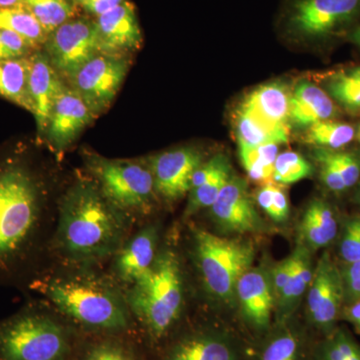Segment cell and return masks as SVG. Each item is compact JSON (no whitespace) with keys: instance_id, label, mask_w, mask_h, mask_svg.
<instances>
[{"instance_id":"cell-27","label":"cell","mask_w":360,"mask_h":360,"mask_svg":"<svg viewBox=\"0 0 360 360\" xmlns=\"http://www.w3.org/2000/svg\"><path fill=\"white\" fill-rule=\"evenodd\" d=\"M0 28L18 33L33 49L37 51L45 44L49 34L25 6L0 9Z\"/></svg>"},{"instance_id":"cell-40","label":"cell","mask_w":360,"mask_h":360,"mask_svg":"<svg viewBox=\"0 0 360 360\" xmlns=\"http://www.w3.org/2000/svg\"><path fill=\"white\" fill-rule=\"evenodd\" d=\"M315 160L319 162L321 167V179L324 186L328 187L329 191L335 193H343L347 191L345 181L342 177L338 174L336 168L331 165L330 161L326 158L321 148H317L314 153Z\"/></svg>"},{"instance_id":"cell-15","label":"cell","mask_w":360,"mask_h":360,"mask_svg":"<svg viewBox=\"0 0 360 360\" xmlns=\"http://www.w3.org/2000/svg\"><path fill=\"white\" fill-rule=\"evenodd\" d=\"M241 315L246 323L257 331L269 328L276 297L271 274L265 267H251L239 278L236 290Z\"/></svg>"},{"instance_id":"cell-31","label":"cell","mask_w":360,"mask_h":360,"mask_svg":"<svg viewBox=\"0 0 360 360\" xmlns=\"http://www.w3.org/2000/svg\"><path fill=\"white\" fill-rule=\"evenodd\" d=\"M312 360H360V345L345 329L335 328L315 347Z\"/></svg>"},{"instance_id":"cell-20","label":"cell","mask_w":360,"mask_h":360,"mask_svg":"<svg viewBox=\"0 0 360 360\" xmlns=\"http://www.w3.org/2000/svg\"><path fill=\"white\" fill-rule=\"evenodd\" d=\"M161 360H239V355L229 336L198 331L177 340Z\"/></svg>"},{"instance_id":"cell-47","label":"cell","mask_w":360,"mask_h":360,"mask_svg":"<svg viewBox=\"0 0 360 360\" xmlns=\"http://www.w3.org/2000/svg\"><path fill=\"white\" fill-rule=\"evenodd\" d=\"M356 200L359 201V203L360 205V186H359V191H357Z\"/></svg>"},{"instance_id":"cell-34","label":"cell","mask_w":360,"mask_h":360,"mask_svg":"<svg viewBox=\"0 0 360 360\" xmlns=\"http://www.w3.org/2000/svg\"><path fill=\"white\" fill-rule=\"evenodd\" d=\"M120 335H101L82 350L78 360H141L129 343Z\"/></svg>"},{"instance_id":"cell-7","label":"cell","mask_w":360,"mask_h":360,"mask_svg":"<svg viewBox=\"0 0 360 360\" xmlns=\"http://www.w3.org/2000/svg\"><path fill=\"white\" fill-rule=\"evenodd\" d=\"M85 165L105 198L129 219L151 212L156 198L148 163L85 153Z\"/></svg>"},{"instance_id":"cell-11","label":"cell","mask_w":360,"mask_h":360,"mask_svg":"<svg viewBox=\"0 0 360 360\" xmlns=\"http://www.w3.org/2000/svg\"><path fill=\"white\" fill-rule=\"evenodd\" d=\"M345 288L340 270L326 251L315 266L307 290V315L315 328L328 335L335 329Z\"/></svg>"},{"instance_id":"cell-38","label":"cell","mask_w":360,"mask_h":360,"mask_svg":"<svg viewBox=\"0 0 360 360\" xmlns=\"http://www.w3.org/2000/svg\"><path fill=\"white\" fill-rule=\"evenodd\" d=\"M340 257L348 264L360 260V217L345 222L340 239Z\"/></svg>"},{"instance_id":"cell-35","label":"cell","mask_w":360,"mask_h":360,"mask_svg":"<svg viewBox=\"0 0 360 360\" xmlns=\"http://www.w3.org/2000/svg\"><path fill=\"white\" fill-rule=\"evenodd\" d=\"M314 167L309 160L295 151H284L277 155L274 165V184L290 186L314 174Z\"/></svg>"},{"instance_id":"cell-3","label":"cell","mask_w":360,"mask_h":360,"mask_svg":"<svg viewBox=\"0 0 360 360\" xmlns=\"http://www.w3.org/2000/svg\"><path fill=\"white\" fill-rule=\"evenodd\" d=\"M28 288L87 333L120 335L131 326L127 298L108 279L86 270L34 277Z\"/></svg>"},{"instance_id":"cell-41","label":"cell","mask_w":360,"mask_h":360,"mask_svg":"<svg viewBox=\"0 0 360 360\" xmlns=\"http://www.w3.org/2000/svg\"><path fill=\"white\" fill-rule=\"evenodd\" d=\"M292 265V255H290V257H286L283 262L277 264L274 267V269L270 271L276 302L279 295H281V292H283V288H285L288 279H290Z\"/></svg>"},{"instance_id":"cell-33","label":"cell","mask_w":360,"mask_h":360,"mask_svg":"<svg viewBox=\"0 0 360 360\" xmlns=\"http://www.w3.org/2000/svg\"><path fill=\"white\" fill-rule=\"evenodd\" d=\"M329 96L348 110L360 108V66L335 73L328 79Z\"/></svg>"},{"instance_id":"cell-43","label":"cell","mask_w":360,"mask_h":360,"mask_svg":"<svg viewBox=\"0 0 360 360\" xmlns=\"http://www.w3.org/2000/svg\"><path fill=\"white\" fill-rule=\"evenodd\" d=\"M342 279L345 297H347L352 302L360 300V274L342 276Z\"/></svg>"},{"instance_id":"cell-37","label":"cell","mask_w":360,"mask_h":360,"mask_svg":"<svg viewBox=\"0 0 360 360\" xmlns=\"http://www.w3.org/2000/svg\"><path fill=\"white\" fill-rule=\"evenodd\" d=\"M342 177L347 188L354 186L360 179V161L352 153H340L330 149L321 148Z\"/></svg>"},{"instance_id":"cell-48","label":"cell","mask_w":360,"mask_h":360,"mask_svg":"<svg viewBox=\"0 0 360 360\" xmlns=\"http://www.w3.org/2000/svg\"><path fill=\"white\" fill-rule=\"evenodd\" d=\"M68 1L72 2V4H77V6H79L80 0H68Z\"/></svg>"},{"instance_id":"cell-1","label":"cell","mask_w":360,"mask_h":360,"mask_svg":"<svg viewBox=\"0 0 360 360\" xmlns=\"http://www.w3.org/2000/svg\"><path fill=\"white\" fill-rule=\"evenodd\" d=\"M44 182L20 156L0 158V283L30 276L44 229Z\"/></svg>"},{"instance_id":"cell-29","label":"cell","mask_w":360,"mask_h":360,"mask_svg":"<svg viewBox=\"0 0 360 360\" xmlns=\"http://www.w3.org/2000/svg\"><path fill=\"white\" fill-rule=\"evenodd\" d=\"M23 6L34 15L47 34L77 18V6L68 0H25Z\"/></svg>"},{"instance_id":"cell-44","label":"cell","mask_w":360,"mask_h":360,"mask_svg":"<svg viewBox=\"0 0 360 360\" xmlns=\"http://www.w3.org/2000/svg\"><path fill=\"white\" fill-rule=\"evenodd\" d=\"M347 315L348 321L360 330V300H357V302L348 309Z\"/></svg>"},{"instance_id":"cell-45","label":"cell","mask_w":360,"mask_h":360,"mask_svg":"<svg viewBox=\"0 0 360 360\" xmlns=\"http://www.w3.org/2000/svg\"><path fill=\"white\" fill-rule=\"evenodd\" d=\"M23 2H25V0H0V9L22 6Z\"/></svg>"},{"instance_id":"cell-24","label":"cell","mask_w":360,"mask_h":360,"mask_svg":"<svg viewBox=\"0 0 360 360\" xmlns=\"http://www.w3.org/2000/svg\"><path fill=\"white\" fill-rule=\"evenodd\" d=\"M30 56L0 59V96L18 104L33 115V104L28 89Z\"/></svg>"},{"instance_id":"cell-30","label":"cell","mask_w":360,"mask_h":360,"mask_svg":"<svg viewBox=\"0 0 360 360\" xmlns=\"http://www.w3.org/2000/svg\"><path fill=\"white\" fill-rule=\"evenodd\" d=\"M231 176V162L227 161L214 174L207 177L200 186L191 189L188 193V201L184 217H193L205 208L210 210Z\"/></svg>"},{"instance_id":"cell-46","label":"cell","mask_w":360,"mask_h":360,"mask_svg":"<svg viewBox=\"0 0 360 360\" xmlns=\"http://www.w3.org/2000/svg\"><path fill=\"white\" fill-rule=\"evenodd\" d=\"M348 39H349L350 41L357 46L360 47V23L359 25H356L350 30L349 34H348Z\"/></svg>"},{"instance_id":"cell-36","label":"cell","mask_w":360,"mask_h":360,"mask_svg":"<svg viewBox=\"0 0 360 360\" xmlns=\"http://www.w3.org/2000/svg\"><path fill=\"white\" fill-rule=\"evenodd\" d=\"M258 205L276 222H283L290 217V201L281 186L269 184L262 186L257 195Z\"/></svg>"},{"instance_id":"cell-17","label":"cell","mask_w":360,"mask_h":360,"mask_svg":"<svg viewBox=\"0 0 360 360\" xmlns=\"http://www.w3.org/2000/svg\"><path fill=\"white\" fill-rule=\"evenodd\" d=\"M63 77L51 65L45 51H33L30 56L28 89L33 104V115L40 134L46 131L47 123L56 97L65 89Z\"/></svg>"},{"instance_id":"cell-22","label":"cell","mask_w":360,"mask_h":360,"mask_svg":"<svg viewBox=\"0 0 360 360\" xmlns=\"http://www.w3.org/2000/svg\"><path fill=\"white\" fill-rule=\"evenodd\" d=\"M338 113L333 99L312 82H302L291 92L290 123L309 127L314 123L331 120Z\"/></svg>"},{"instance_id":"cell-49","label":"cell","mask_w":360,"mask_h":360,"mask_svg":"<svg viewBox=\"0 0 360 360\" xmlns=\"http://www.w3.org/2000/svg\"><path fill=\"white\" fill-rule=\"evenodd\" d=\"M357 135H359V141H360V127H359V134H357Z\"/></svg>"},{"instance_id":"cell-14","label":"cell","mask_w":360,"mask_h":360,"mask_svg":"<svg viewBox=\"0 0 360 360\" xmlns=\"http://www.w3.org/2000/svg\"><path fill=\"white\" fill-rule=\"evenodd\" d=\"M94 118L82 97L65 85L52 106L45 131L47 141L56 151L65 150Z\"/></svg>"},{"instance_id":"cell-8","label":"cell","mask_w":360,"mask_h":360,"mask_svg":"<svg viewBox=\"0 0 360 360\" xmlns=\"http://www.w3.org/2000/svg\"><path fill=\"white\" fill-rule=\"evenodd\" d=\"M360 18V0H288L283 32L297 41H321L347 30Z\"/></svg>"},{"instance_id":"cell-32","label":"cell","mask_w":360,"mask_h":360,"mask_svg":"<svg viewBox=\"0 0 360 360\" xmlns=\"http://www.w3.org/2000/svg\"><path fill=\"white\" fill-rule=\"evenodd\" d=\"M278 331L265 343L258 360H302V338L295 328L286 323L278 326Z\"/></svg>"},{"instance_id":"cell-23","label":"cell","mask_w":360,"mask_h":360,"mask_svg":"<svg viewBox=\"0 0 360 360\" xmlns=\"http://www.w3.org/2000/svg\"><path fill=\"white\" fill-rule=\"evenodd\" d=\"M338 234L335 212L326 201H311L303 213L298 225V236L302 245L311 250L326 248Z\"/></svg>"},{"instance_id":"cell-12","label":"cell","mask_w":360,"mask_h":360,"mask_svg":"<svg viewBox=\"0 0 360 360\" xmlns=\"http://www.w3.org/2000/svg\"><path fill=\"white\" fill-rule=\"evenodd\" d=\"M213 224L226 236L264 231L265 224L255 208L248 182L232 174L210 208Z\"/></svg>"},{"instance_id":"cell-39","label":"cell","mask_w":360,"mask_h":360,"mask_svg":"<svg viewBox=\"0 0 360 360\" xmlns=\"http://www.w3.org/2000/svg\"><path fill=\"white\" fill-rule=\"evenodd\" d=\"M35 49L18 33L0 28V59L26 58Z\"/></svg>"},{"instance_id":"cell-25","label":"cell","mask_w":360,"mask_h":360,"mask_svg":"<svg viewBox=\"0 0 360 360\" xmlns=\"http://www.w3.org/2000/svg\"><path fill=\"white\" fill-rule=\"evenodd\" d=\"M234 129L238 143L248 146L271 143L281 146L290 141V131L264 124L239 105L234 113Z\"/></svg>"},{"instance_id":"cell-5","label":"cell","mask_w":360,"mask_h":360,"mask_svg":"<svg viewBox=\"0 0 360 360\" xmlns=\"http://www.w3.org/2000/svg\"><path fill=\"white\" fill-rule=\"evenodd\" d=\"M70 329L46 310L27 305L0 321V360H70Z\"/></svg>"},{"instance_id":"cell-9","label":"cell","mask_w":360,"mask_h":360,"mask_svg":"<svg viewBox=\"0 0 360 360\" xmlns=\"http://www.w3.org/2000/svg\"><path fill=\"white\" fill-rule=\"evenodd\" d=\"M129 56L98 53L70 78L75 90L96 116L110 108L124 82Z\"/></svg>"},{"instance_id":"cell-42","label":"cell","mask_w":360,"mask_h":360,"mask_svg":"<svg viewBox=\"0 0 360 360\" xmlns=\"http://www.w3.org/2000/svg\"><path fill=\"white\" fill-rule=\"evenodd\" d=\"M125 1L127 0H80L79 6L86 13L98 18Z\"/></svg>"},{"instance_id":"cell-4","label":"cell","mask_w":360,"mask_h":360,"mask_svg":"<svg viewBox=\"0 0 360 360\" xmlns=\"http://www.w3.org/2000/svg\"><path fill=\"white\" fill-rule=\"evenodd\" d=\"M127 304L151 340L167 335L181 314L184 277L174 250L158 253L150 269L127 290Z\"/></svg>"},{"instance_id":"cell-26","label":"cell","mask_w":360,"mask_h":360,"mask_svg":"<svg viewBox=\"0 0 360 360\" xmlns=\"http://www.w3.org/2000/svg\"><path fill=\"white\" fill-rule=\"evenodd\" d=\"M278 148V144L274 143L259 146L238 143L241 165L251 180L262 186L274 184V165Z\"/></svg>"},{"instance_id":"cell-16","label":"cell","mask_w":360,"mask_h":360,"mask_svg":"<svg viewBox=\"0 0 360 360\" xmlns=\"http://www.w3.org/2000/svg\"><path fill=\"white\" fill-rule=\"evenodd\" d=\"M99 51L129 56L143 41L134 4L129 0L96 20Z\"/></svg>"},{"instance_id":"cell-28","label":"cell","mask_w":360,"mask_h":360,"mask_svg":"<svg viewBox=\"0 0 360 360\" xmlns=\"http://www.w3.org/2000/svg\"><path fill=\"white\" fill-rule=\"evenodd\" d=\"M354 136L355 130L352 125L326 120L307 127L303 141L319 148L336 150L350 143Z\"/></svg>"},{"instance_id":"cell-2","label":"cell","mask_w":360,"mask_h":360,"mask_svg":"<svg viewBox=\"0 0 360 360\" xmlns=\"http://www.w3.org/2000/svg\"><path fill=\"white\" fill-rule=\"evenodd\" d=\"M129 217L92 180H79L59 205L56 243L71 262L89 264L115 255L127 238Z\"/></svg>"},{"instance_id":"cell-13","label":"cell","mask_w":360,"mask_h":360,"mask_svg":"<svg viewBox=\"0 0 360 360\" xmlns=\"http://www.w3.org/2000/svg\"><path fill=\"white\" fill-rule=\"evenodd\" d=\"M203 161L202 153L193 146L153 156L148 165L153 172L156 195L167 202L181 200L191 191L193 175Z\"/></svg>"},{"instance_id":"cell-10","label":"cell","mask_w":360,"mask_h":360,"mask_svg":"<svg viewBox=\"0 0 360 360\" xmlns=\"http://www.w3.org/2000/svg\"><path fill=\"white\" fill-rule=\"evenodd\" d=\"M45 53L61 77L70 79L99 51L96 20L75 18L49 35Z\"/></svg>"},{"instance_id":"cell-6","label":"cell","mask_w":360,"mask_h":360,"mask_svg":"<svg viewBox=\"0 0 360 360\" xmlns=\"http://www.w3.org/2000/svg\"><path fill=\"white\" fill-rule=\"evenodd\" d=\"M193 248L194 260L206 290L220 302H233L239 278L255 262V246L250 241L196 229Z\"/></svg>"},{"instance_id":"cell-21","label":"cell","mask_w":360,"mask_h":360,"mask_svg":"<svg viewBox=\"0 0 360 360\" xmlns=\"http://www.w3.org/2000/svg\"><path fill=\"white\" fill-rule=\"evenodd\" d=\"M291 255L293 265L290 279L276 302L274 311L277 326L288 323L302 302V296L309 290L314 277L311 250L309 248L298 243Z\"/></svg>"},{"instance_id":"cell-18","label":"cell","mask_w":360,"mask_h":360,"mask_svg":"<svg viewBox=\"0 0 360 360\" xmlns=\"http://www.w3.org/2000/svg\"><path fill=\"white\" fill-rule=\"evenodd\" d=\"M291 90L284 82H267L251 90L239 106L274 129L290 131Z\"/></svg>"},{"instance_id":"cell-19","label":"cell","mask_w":360,"mask_h":360,"mask_svg":"<svg viewBox=\"0 0 360 360\" xmlns=\"http://www.w3.org/2000/svg\"><path fill=\"white\" fill-rule=\"evenodd\" d=\"M158 231L149 225L123 243L115 255L113 269L123 283L131 285L146 274L158 255Z\"/></svg>"}]
</instances>
